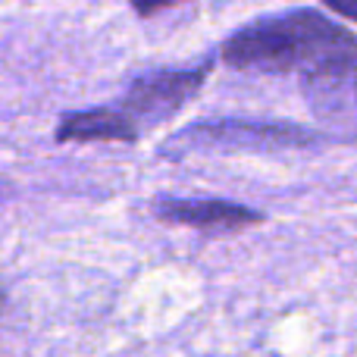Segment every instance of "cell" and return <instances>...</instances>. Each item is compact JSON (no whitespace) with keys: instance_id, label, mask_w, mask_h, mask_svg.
I'll list each match as a JSON object with an SVG mask.
<instances>
[{"instance_id":"cell-5","label":"cell","mask_w":357,"mask_h":357,"mask_svg":"<svg viewBox=\"0 0 357 357\" xmlns=\"http://www.w3.org/2000/svg\"><path fill=\"white\" fill-rule=\"evenodd\" d=\"M54 138L60 144H85V142H138L132 129L123 123L113 107H94V110L82 113H66L56 126Z\"/></svg>"},{"instance_id":"cell-3","label":"cell","mask_w":357,"mask_h":357,"mask_svg":"<svg viewBox=\"0 0 357 357\" xmlns=\"http://www.w3.org/2000/svg\"><path fill=\"white\" fill-rule=\"evenodd\" d=\"M210 63L191 69H157V73H144L126 88V94L116 100L113 110L123 116V123L132 129V135L163 126L195 98L204 88L210 75Z\"/></svg>"},{"instance_id":"cell-1","label":"cell","mask_w":357,"mask_h":357,"mask_svg":"<svg viewBox=\"0 0 357 357\" xmlns=\"http://www.w3.org/2000/svg\"><path fill=\"white\" fill-rule=\"evenodd\" d=\"M222 60L248 73H301L317 100L348 104L354 85V35L317 10H291L248 22L222 44Z\"/></svg>"},{"instance_id":"cell-2","label":"cell","mask_w":357,"mask_h":357,"mask_svg":"<svg viewBox=\"0 0 357 357\" xmlns=\"http://www.w3.org/2000/svg\"><path fill=\"white\" fill-rule=\"evenodd\" d=\"M326 138L307 132L295 123H257V119H213V123H197L188 132L176 135L167 144L169 151L185 154H201V151H298L323 144Z\"/></svg>"},{"instance_id":"cell-8","label":"cell","mask_w":357,"mask_h":357,"mask_svg":"<svg viewBox=\"0 0 357 357\" xmlns=\"http://www.w3.org/2000/svg\"><path fill=\"white\" fill-rule=\"evenodd\" d=\"M0 310H3V291H0Z\"/></svg>"},{"instance_id":"cell-6","label":"cell","mask_w":357,"mask_h":357,"mask_svg":"<svg viewBox=\"0 0 357 357\" xmlns=\"http://www.w3.org/2000/svg\"><path fill=\"white\" fill-rule=\"evenodd\" d=\"M132 3V10L138 13V16H157L160 10H169V6H178V3H185V0H129Z\"/></svg>"},{"instance_id":"cell-7","label":"cell","mask_w":357,"mask_h":357,"mask_svg":"<svg viewBox=\"0 0 357 357\" xmlns=\"http://www.w3.org/2000/svg\"><path fill=\"white\" fill-rule=\"evenodd\" d=\"M326 6H333L339 16H345V19H354L357 16V10H354V0H323Z\"/></svg>"},{"instance_id":"cell-4","label":"cell","mask_w":357,"mask_h":357,"mask_svg":"<svg viewBox=\"0 0 357 357\" xmlns=\"http://www.w3.org/2000/svg\"><path fill=\"white\" fill-rule=\"evenodd\" d=\"M154 216L173 226L201 229V232H238L264 222V213L254 207L220 197H160L154 201Z\"/></svg>"}]
</instances>
